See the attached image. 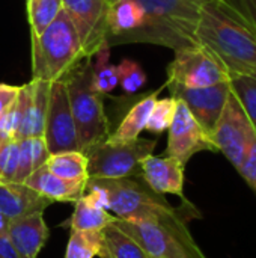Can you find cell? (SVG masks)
<instances>
[{
  "instance_id": "cell-1",
  "label": "cell",
  "mask_w": 256,
  "mask_h": 258,
  "mask_svg": "<svg viewBox=\"0 0 256 258\" xmlns=\"http://www.w3.org/2000/svg\"><path fill=\"white\" fill-rule=\"evenodd\" d=\"M196 38L231 77H256V24L237 0H201Z\"/></svg>"
},
{
  "instance_id": "cell-2",
  "label": "cell",
  "mask_w": 256,
  "mask_h": 258,
  "mask_svg": "<svg viewBox=\"0 0 256 258\" xmlns=\"http://www.w3.org/2000/svg\"><path fill=\"white\" fill-rule=\"evenodd\" d=\"M192 218H201V213L195 206H184L151 221L115 218L112 224L137 240L152 258H207L187 227Z\"/></svg>"
},
{
  "instance_id": "cell-3",
  "label": "cell",
  "mask_w": 256,
  "mask_h": 258,
  "mask_svg": "<svg viewBox=\"0 0 256 258\" xmlns=\"http://www.w3.org/2000/svg\"><path fill=\"white\" fill-rule=\"evenodd\" d=\"M145 12L140 29L121 42H151L178 50L198 45L201 0H137Z\"/></svg>"
},
{
  "instance_id": "cell-4",
  "label": "cell",
  "mask_w": 256,
  "mask_h": 258,
  "mask_svg": "<svg viewBox=\"0 0 256 258\" xmlns=\"http://www.w3.org/2000/svg\"><path fill=\"white\" fill-rule=\"evenodd\" d=\"M84 192H92L107 212L122 221H151L175 210L164 195L155 194L137 177L88 178Z\"/></svg>"
},
{
  "instance_id": "cell-5",
  "label": "cell",
  "mask_w": 256,
  "mask_h": 258,
  "mask_svg": "<svg viewBox=\"0 0 256 258\" xmlns=\"http://www.w3.org/2000/svg\"><path fill=\"white\" fill-rule=\"evenodd\" d=\"M69 97V106L77 130L78 151L107 141L110 136V122L104 112L103 97L92 86V62L84 57L65 77Z\"/></svg>"
},
{
  "instance_id": "cell-6",
  "label": "cell",
  "mask_w": 256,
  "mask_h": 258,
  "mask_svg": "<svg viewBox=\"0 0 256 258\" xmlns=\"http://www.w3.org/2000/svg\"><path fill=\"white\" fill-rule=\"evenodd\" d=\"M83 59L78 35L63 9L41 35H32V79L35 80H60Z\"/></svg>"
},
{
  "instance_id": "cell-7",
  "label": "cell",
  "mask_w": 256,
  "mask_h": 258,
  "mask_svg": "<svg viewBox=\"0 0 256 258\" xmlns=\"http://www.w3.org/2000/svg\"><path fill=\"white\" fill-rule=\"evenodd\" d=\"M157 141L133 139L128 142L113 144L104 141L84 154L88 157L89 178H140L142 162L154 153Z\"/></svg>"
},
{
  "instance_id": "cell-8",
  "label": "cell",
  "mask_w": 256,
  "mask_h": 258,
  "mask_svg": "<svg viewBox=\"0 0 256 258\" xmlns=\"http://www.w3.org/2000/svg\"><path fill=\"white\" fill-rule=\"evenodd\" d=\"M231 80L220 59L204 45H189L175 50L167 67V82L184 88H205Z\"/></svg>"
},
{
  "instance_id": "cell-9",
  "label": "cell",
  "mask_w": 256,
  "mask_h": 258,
  "mask_svg": "<svg viewBox=\"0 0 256 258\" xmlns=\"http://www.w3.org/2000/svg\"><path fill=\"white\" fill-rule=\"evenodd\" d=\"M255 138V128L238 97L231 89L223 110L211 132V139L217 150L223 153L237 169L244 160Z\"/></svg>"
},
{
  "instance_id": "cell-10",
  "label": "cell",
  "mask_w": 256,
  "mask_h": 258,
  "mask_svg": "<svg viewBox=\"0 0 256 258\" xmlns=\"http://www.w3.org/2000/svg\"><path fill=\"white\" fill-rule=\"evenodd\" d=\"M62 6L78 35L84 57L95 56L104 44H109V2L62 0Z\"/></svg>"
},
{
  "instance_id": "cell-11",
  "label": "cell",
  "mask_w": 256,
  "mask_h": 258,
  "mask_svg": "<svg viewBox=\"0 0 256 258\" xmlns=\"http://www.w3.org/2000/svg\"><path fill=\"white\" fill-rule=\"evenodd\" d=\"M44 141L50 154L78 151L77 130L69 106L66 82L63 79L51 82L50 86Z\"/></svg>"
},
{
  "instance_id": "cell-12",
  "label": "cell",
  "mask_w": 256,
  "mask_h": 258,
  "mask_svg": "<svg viewBox=\"0 0 256 258\" xmlns=\"http://www.w3.org/2000/svg\"><path fill=\"white\" fill-rule=\"evenodd\" d=\"M167 130L169 139L166 156L177 159L184 166L195 154L201 151H219L211 136L202 128V125L195 119V116L181 100H177L175 115Z\"/></svg>"
},
{
  "instance_id": "cell-13",
  "label": "cell",
  "mask_w": 256,
  "mask_h": 258,
  "mask_svg": "<svg viewBox=\"0 0 256 258\" xmlns=\"http://www.w3.org/2000/svg\"><path fill=\"white\" fill-rule=\"evenodd\" d=\"M166 86L172 97L181 100L195 119L211 136V132L231 92V80L205 88H184L172 83H166Z\"/></svg>"
},
{
  "instance_id": "cell-14",
  "label": "cell",
  "mask_w": 256,
  "mask_h": 258,
  "mask_svg": "<svg viewBox=\"0 0 256 258\" xmlns=\"http://www.w3.org/2000/svg\"><path fill=\"white\" fill-rule=\"evenodd\" d=\"M184 165L174 157L148 156L140 165V178L158 195H177L184 204H190L184 197Z\"/></svg>"
},
{
  "instance_id": "cell-15",
  "label": "cell",
  "mask_w": 256,
  "mask_h": 258,
  "mask_svg": "<svg viewBox=\"0 0 256 258\" xmlns=\"http://www.w3.org/2000/svg\"><path fill=\"white\" fill-rule=\"evenodd\" d=\"M21 86L24 91V110L15 139L44 138L51 82L32 79V82Z\"/></svg>"
},
{
  "instance_id": "cell-16",
  "label": "cell",
  "mask_w": 256,
  "mask_h": 258,
  "mask_svg": "<svg viewBox=\"0 0 256 258\" xmlns=\"http://www.w3.org/2000/svg\"><path fill=\"white\" fill-rule=\"evenodd\" d=\"M6 236L23 258H36L44 248L50 231L42 213H30L9 221Z\"/></svg>"
},
{
  "instance_id": "cell-17",
  "label": "cell",
  "mask_w": 256,
  "mask_h": 258,
  "mask_svg": "<svg viewBox=\"0 0 256 258\" xmlns=\"http://www.w3.org/2000/svg\"><path fill=\"white\" fill-rule=\"evenodd\" d=\"M88 181H69L54 175L44 165L32 172L23 184L53 203H75L86 190Z\"/></svg>"
},
{
  "instance_id": "cell-18",
  "label": "cell",
  "mask_w": 256,
  "mask_h": 258,
  "mask_svg": "<svg viewBox=\"0 0 256 258\" xmlns=\"http://www.w3.org/2000/svg\"><path fill=\"white\" fill-rule=\"evenodd\" d=\"M51 203L26 184L0 183V212L9 221L30 213H42Z\"/></svg>"
},
{
  "instance_id": "cell-19",
  "label": "cell",
  "mask_w": 256,
  "mask_h": 258,
  "mask_svg": "<svg viewBox=\"0 0 256 258\" xmlns=\"http://www.w3.org/2000/svg\"><path fill=\"white\" fill-rule=\"evenodd\" d=\"M145 20L143 8L137 0H119L110 5L109 11V45L121 44V41L142 27Z\"/></svg>"
},
{
  "instance_id": "cell-20",
  "label": "cell",
  "mask_w": 256,
  "mask_h": 258,
  "mask_svg": "<svg viewBox=\"0 0 256 258\" xmlns=\"http://www.w3.org/2000/svg\"><path fill=\"white\" fill-rule=\"evenodd\" d=\"M113 219L115 216L107 213L98 198L92 192H88L75 201V209L69 225L71 230L78 231H101L112 224Z\"/></svg>"
},
{
  "instance_id": "cell-21",
  "label": "cell",
  "mask_w": 256,
  "mask_h": 258,
  "mask_svg": "<svg viewBox=\"0 0 256 258\" xmlns=\"http://www.w3.org/2000/svg\"><path fill=\"white\" fill-rule=\"evenodd\" d=\"M155 101H157V92L149 94L145 98H142L140 101H137L130 109L127 116L122 119L119 127L113 133H110L107 141L113 142V144H121V142H128V141L137 139L139 135L146 127L148 118L151 115V110H152Z\"/></svg>"
},
{
  "instance_id": "cell-22",
  "label": "cell",
  "mask_w": 256,
  "mask_h": 258,
  "mask_svg": "<svg viewBox=\"0 0 256 258\" xmlns=\"http://www.w3.org/2000/svg\"><path fill=\"white\" fill-rule=\"evenodd\" d=\"M101 237V258H152L137 240L113 224H109L106 228H103Z\"/></svg>"
},
{
  "instance_id": "cell-23",
  "label": "cell",
  "mask_w": 256,
  "mask_h": 258,
  "mask_svg": "<svg viewBox=\"0 0 256 258\" xmlns=\"http://www.w3.org/2000/svg\"><path fill=\"white\" fill-rule=\"evenodd\" d=\"M20 156H18V169L14 183L23 184L26 178L35 172L38 168L44 166L50 157L44 138H26L18 141Z\"/></svg>"
},
{
  "instance_id": "cell-24",
  "label": "cell",
  "mask_w": 256,
  "mask_h": 258,
  "mask_svg": "<svg viewBox=\"0 0 256 258\" xmlns=\"http://www.w3.org/2000/svg\"><path fill=\"white\" fill-rule=\"evenodd\" d=\"M48 171L69 181H88V157L81 151L50 154L45 162Z\"/></svg>"
},
{
  "instance_id": "cell-25",
  "label": "cell",
  "mask_w": 256,
  "mask_h": 258,
  "mask_svg": "<svg viewBox=\"0 0 256 258\" xmlns=\"http://www.w3.org/2000/svg\"><path fill=\"white\" fill-rule=\"evenodd\" d=\"M97 56V62L92 63V86L101 95L110 94L118 85V68L109 62L110 59V45L104 44Z\"/></svg>"
},
{
  "instance_id": "cell-26",
  "label": "cell",
  "mask_w": 256,
  "mask_h": 258,
  "mask_svg": "<svg viewBox=\"0 0 256 258\" xmlns=\"http://www.w3.org/2000/svg\"><path fill=\"white\" fill-rule=\"evenodd\" d=\"M27 17L30 23V33L41 35L62 12V0H27Z\"/></svg>"
},
{
  "instance_id": "cell-27",
  "label": "cell",
  "mask_w": 256,
  "mask_h": 258,
  "mask_svg": "<svg viewBox=\"0 0 256 258\" xmlns=\"http://www.w3.org/2000/svg\"><path fill=\"white\" fill-rule=\"evenodd\" d=\"M101 231L71 230L65 258H94L95 255L100 257L103 249Z\"/></svg>"
},
{
  "instance_id": "cell-28",
  "label": "cell",
  "mask_w": 256,
  "mask_h": 258,
  "mask_svg": "<svg viewBox=\"0 0 256 258\" xmlns=\"http://www.w3.org/2000/svg\"><path fill=\"white\" fill-rule=\"evenodd\" d=\"M231 89L243 104L256 133V77L234 76L231 77Z\"/></svg>"
},
{
  "instance_id": "cell-29",
  "label": "cell",
  "mask_w": 256,
  "mask_h": 258,
  "mask_svg": "<svg viewBox=\"0 0 256 258\" xmlns=\"http://www.w3.org/2000/svg\"><path fill=\"white\" fill-rule=\"evenodd\" d=\"M175 109H177V100L174 97L157 100L151 110L145 130L155 133V135H161L164 130L169 128L175 115Z\"/></svg>"
},
{
  "instance_id": "cell-30",
  "label": "cell",
  "mask_w": 256,
  "mask_h": 258,
  "mask_svg": "<svg viewBox=\"0 0 256 258\" xmlns=\"http://www.w3.org/2000/svg\"><path fill=\"white\" fill-rule=\"evenodd\" d=\"M118 80L124 92L134 94L146 83V74L142 67L130 59H122L118 65Z\"/></svg>"
},
{
  "instance_id": "cell-31",
  "label": "cell",
  "mask_w": 256,
  "mask_h": 258,
  "mask_svg": "<svg viewBox=\"0 0 256 258\" xmlns=\"http://www.w3.org/2000/svg\"><path fill=\"white\" fill-rule=\"evenodd\" d=\"M20 147L17 139L0 145V183H14L18 169Z\"/></svg>"
},
{
  "instance_id": "cell-32",
  "label": "cell",
  "mask_w": 256,
  "mask_h": 258,
  "mask_svg": "<svg viewBox=\"0 0 256 258\" xmlns=\"http://www.w3.org/2000/svg\"><path fill=\"white\" fill-rule=\"evenodd\" d=\"M238 174L244 178V181L255 190L256 194V138L253 139L244 160L237 168Z\"/></svg>"
},
{
  "instance_id": "cell-33",
  "label": "cell",
  "mask_w": 256,
  "mask_h": 258,
  "mask_svg": "<svg viewBox=\"0 0 256 258\" xmlns=\"http://www.w3.org/2000/svg\"><path fill=\"white\" fill-rule=\"evenodd\" d=\"M21 86H14V85H6L0 83V116L12 106V103L17 100L18 92Z\"/></svg>"
},
{
  "instance_id": "cell-34",
  "label": "cell",
  "mask_w": 256,
  "mask_h": 258,
  "mask_svg": "<svg viewBox=\"0 0 256 258\" xmlns=\"http://www.w3.org/2000/svg\"><path fill=\"white\" fill-rule=\"evenodd\" d=\"M0 258H23L12 246L6 234H0Z\"/></svg>"
},
{
  "instance_id": "cell-35",
  "label": "cell",
  "mask_w": 256,
  "mask_h": 258,
  "mask_svg": "<svg viewBox=\"0 0 256 258\" xmlns=\"http://www.w3.org/2000/svg\"><path fill=\"white\" fill-rule=\"evenodd\" d=\"M237 2L256 24V0H237Z\"/></svg>"
},
{
  "instance_id": "cell-36",
  "label": "cell",
  "mask_w": 256,
  "mask_h": 258,
  "mask_svg": "<svg viewBox=\"0 0 256 258\" xmlns=\"http://www.w3.org/2000/svg\"><path fill=\"white\" fill-rule=\"evenodd\" d=\"M8 225H9V219L0 212V234H6L8 231Z\"/></svg>"
},
{
  "instance_id": "cell-37",
  "label": "cell",
  "mask_w": 256,
  "mask_h": 258,
  "mask_svg": "<svg viewBox=\"0 0 256 258\" xmlns=\"http://www.w3.org/2000/svg\"><path fill=\"white\" fill-rule=\"evenodd\" d=\"M106 2H109L110 5H113V3H116V2H119V0H106Z\"/></svg>"
}]
</instances>
